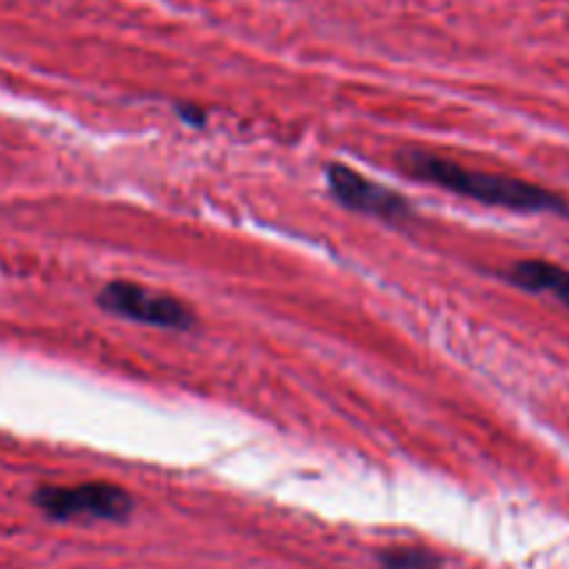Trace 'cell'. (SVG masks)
<instances>
[{"instance_id":"cell-4","label":"cell","mask_w":569,"mask_h":569,"mask_svg":"<svg viewBox=\"0 0 569 569\" xmlns=\"http://www.w3.org/2000/svg\"><path fill=\"white\" fill-rule=\"evenodd\" d=\"M326 181L331 189L333 200L350 211L359 214L376 217L383 222H409L415 220V209L406 198H400L395 189L383 187V183L372 181V178L361 176L359 170L348 164H328L326 167Z\"/></svg>"},{"instance_id":"cell-7","label":"cell","mask_w":569,"mask_h":569,"mask_svg":"<svg viewBox=\"0 0 569 569\" xmlns=\"http://www.w3.org/2000/svg\"><path fill=\"white\" fill-rule=\"evenodd\" d=\"M178 111H181L183 120L192 122V126H203L206 114H203V111H200V109H183V106H181V109H178Z\"/></svg>"},{"instance_id":"cell-1","label":"cell","mask_w":569,"mask_h":569,"mask_svg":"<svg viewBox=\"0 0 569 569\" xmlns=\"http://www.w3.org/2000/svg\"><path fill=\"white\" fill-rule=\"evenodd\" d=\"M398 161L406 176L431 183V187H442L448 192L461 194V198L476 200V203L492 206V209L522 211V214H539V211L567 214L569 211L567 200L553 189H545L539 183L522 181L515 176L472 170V167L428 153V150H409Z\"/></svg>"},{"instance_id":"cell-6","label":"cell","mask_w":569,"mask_h":569,"mask_svg":"<svg viewBox=\"0 0 569 569\" xmlns=\"http://www.w3.org/2000/svg\"><path fill=\"white\" fill-rule=\"evenodd\" d=\"M383 569H439V561L428 556L426 550L415 548H395L381 556Z\"/></svg>"},{"instance_id":"cell-3","label":"cell","mask_w":569,"mask_h":569,"mask_svg":"<svg viewBox=\"0 0 569 569\" xmlns=\"http://www.w3.org/2000/svg\"><path fill=\"white\" fill-rule=\"evenodd\" d=\"M98 306L109 315L144 322V326L176 328V331H187L194 326V311L183 300L156 292V289L142 287L137 281L106 283L98 295Z\"/></svg>"},{"instance_id":"cell-5","label":"cell","mask_w":569,"mask_h":569,"mask_svg":"<svg viewBox=\"0 0 569 569\" xmlns=\"http://www.w3.org/2000/svg\"><path fill=\"white\" fill-rule=\"evenodd\" d=\"M506 281H511L515 287L528 289V292H545L553 295L556 300L569 309V270L567 267L550 264L542 259H522L517 264H511L503 272Z\"/></svg>"},{"instance_id":"cell-2","label":"cell","mask_w":569,"mask_h":569,"mask_svg":"<svg viewBox=\"0 0 569 569\" xmlns=\"http://www.w3.org/2000/svg\"><path fill=\"white\" fill-rule=\"evenodd\" d=\"M33 503L50 520H109L122 522L133 511L131 495L117 483L89 481L78 487H39Z\"/></svg>"}]
</instances>
